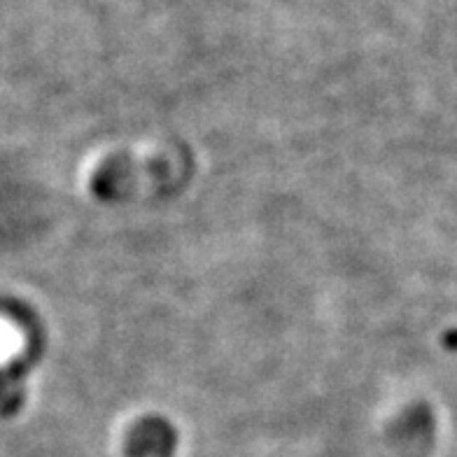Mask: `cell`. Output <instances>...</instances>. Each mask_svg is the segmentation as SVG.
Returning <instances> with one entry per match:
<instances>
[{
    "instance_id": "obj_1",
    "label": "cell",
    "mask_w": 457,
    "mask_h": 457,
    "mask_svg": "<svg viewBox=\"0 0 457 457\" xmlns=\"http://www.w3.org/2000/svg\"><path fill=\"white\" fill-rule=\"evenodd\" d=\"M175 163L170 159H152V162H110L94 175V192L103 199L129 196L138 192L140 182H162L169 185L175 180Z\"/></svg>"
}]
</instances>
